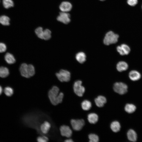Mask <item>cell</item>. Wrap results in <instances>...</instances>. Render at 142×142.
I'll use <instances>...</instances> for the list:
<instances>
[{"instance_id": "6da1fadb", "label": "cell", "mask_w": 142, "mask_h": 142, "mask_svg": "<svg viewBox=\"0 0 142 142\" xmlns=\"http://www.w3.org/2000/svg\"><path fill=\"white\" fill-rule=\"evenodd\" d=\"M59 88L54 86L48 92V98L51 103L54 105H57L62 101L64 94L62 92L59 93Z\"/></svg>"}, {"instance_id": "7a4b0ae2", "label": "cell", "mask_w": 142, "mask_h": 142, "mask_svg": "<svg viewBox=\"0 0 142 142\" xmlns=\"http://www.w3.org/2000/svg\"><path fill=\"white\" fill-rule=\"evenodd\" d=\"M19 69L21 75L26 78L33 76L35 73L34 68L31 64L23 63L20 66Z\"/></svg>"}, {"instance_id": "3957f363", "label": "cell", "mask_w": 142, "mask_h": 142, "mask_svg": "<svg viewBox=\"0 0 142 142\" xmlns=\"http://www.w3.org/2000/svg\"><path fill=\"white\" fill-rule=\"evenodd\" d=\"M119 35L112 31H109L106 34L103 40L104 44L106 45L115 44L118 41Z\"/></svg>"}, {"instance_id": "277c9868", "label": "cell", "mask_w": 142, "mask_h": 142, "mask_svg": "<svg viewBox=\"0 0 142 142\" xmlns=\"http://www.w3.org/2000/svg\"><path fill=\"white\" fill-rule=\"evenodd\" d=\"M113 88L116 93L120 95H123L127 92L128 86L123 83L116 82L114 84Z\"/></svg>"}, {"instance_id": "5b68a950", "label": "cell", "mask_w": 142, "mask_h": 142, "mask_svg": "<svg viewBox=\"0 0 142 142\" xmlns=\"http://www.w3.org/2000/svg\"><path fill=\"white\" fill-rule=\"evenodd\" d=\"M56 75L58 80L62 82H68L70 78V74L68 70L61 69L56 74Z\"/></svg>"}, {"instance_id": "8992f818", "label": "cell", "mask_w": 142, "mask_h": 142, "mask_svg": "<svg viewBox=\"0 0 142 142\" xmlns=\"http://www.w3.org/2000/svg\"><path fill=\"white\" fill-rule=\"evenodd\" d=\"M82 82L79 80L75 81L73 85V90L75 93L78 96L82 97L85 91L84 87L82 85Z\"/></svg>"}, {"instance_id": "52a82bcc", "label": "cell", "mask_w": 142, "mask_h": 142, "mask_svg": "<svg viewBox=\"0 0 142 142\" xmlns=\"http://www.w3.org/2000/svg\"><path fill=\"white\" fill-rule=\"evenodd\" d=\"M70 123L73 128L76 131L80 130L85 124L84 121L83 119H72Z\"/></svg>"}, {"instance_id": "ba28073f", "label": "cell", "mask_w": 142, "mask_h": 142, "mask_svg": "<svg viewBox=\"0 0 142 142\" xmlns=\"http://www.w3.org/2000/svg\"><path fill=\"white\" fill-rule=\"evenodd\" d=\"M57 20L65 24L69 23L70 21V14L66 12H60L57 18Z\"/></svg>"}, {"instance_id": "9c48e42d", "label": "cell", "mask_w": 142, "mask_h": 142, "mask_svg": "<svg viewBox=\"0 0 142 142\" xmlns=\"http://www.w3.org/2000/svg\"><path fill=\"white\" fill-rule=\"evenodd\" d=\"M116 49L118 52L122 55H128L130 51L129 46L124 44L118 46L116 47Z\"/></svg>"}, {"instance_id": "30bf717a", "label": "cell", "mask_w": 142, "mask_h": 142, "mask_svg": "<svg viewBox=\"0 0 142 142\" xmlns=\"http://www.w3.org/2000/svg\"><path fill=\"white\" fill-rule=\"evenodd\" d=\"M60 131L61 135L64 136L69 138L72 135V130L68 126L63 125L60 128Z\"/></svg>"}, {"instance_id": "8fae6325", "label": "cell", "mask_w": 142, "mask_h": 142, "mask_svg": "<svg viewBox=\"0 0 142 142\" xmlns=\"http://www.w3.org/2000/svg\"><path fill=\"white\" fill-rule=\"evenodd\" d=\"M59 8L62 12H67L71 10L72 5L69 2L64 1L61 3L59 6Z\"/></svg>"}, {"instance_id": "7c38bea8", "label": "cell", "mask_w": 142, "mask_h": 142, "mask_svg": "<svg viewBox=\"0 0 142 142\" xmlns=\"http://www.w3.org/2000/svg\"><path fill=\"white\" fill-rule=\"evenodd\" d=\"M51 127L50 123L48 121H45L40 126V129L41 131L44 134H47Z\"/></svg>"}, {"instance_id": "4fadbf2b", "label": "cell", "mask_w": 142, "mask_h": 142, "mask_svg": "<svg viewBox=\"0 0 142 142\" xmlns=\"http://www.w3.org/2000/svg\"><path fill=\"white\" fill-rule=\"evenodd\" d=\"M94 101L97 106L101 107L103 106L104 104L106 103V99L104 96L99 95L95 99Z\"/></svg>"}, {"instance_id": "5bb4252c", "label": "cell", "mask_w": 142, "mask_h": 142, "mask_svg": "<svg viewBox=\"0 0 142 142\" xmlns=\"http://www.w3.org/2000/svg\"><path fill=\"white\" fill-rule=\"evenodd\" d=\"M129 76L130 79L133 81H137L141 77L140 73L135 70L130 71L129 73Z\"/></svg>"}, {"instance_id": "9a60e30c", "label": "cell", "mask_w": 142, "mask_h": 142, "mask_svg": "<svg viewBox=\"0 0 142 142\" xmlns=\"http://www.w3.org/2000/svg\"><path fill=\"white\" fill-rule=\"evenodd\" d=\"M127 136L128 139L130 141L135 142L137 139V135L136 132L133 130H129L127 133Z\"/></svg>"}, {"instance_id": "2e32d148", "label": "cell", "mask_w": 142, "mask_h": 142, "mask_svg": "<svg viewBox=\"0 0 142 142\" xmlns=\"http://www.w3.org/2000/svg\"><path fill=\"white\" fill-rule=\"evenodd\" d=\"M128 65L125 62L121 61L119 62L117 64L116 69L119 72H122L126 70L128 68Z\"/></svg>"}, {"instance_id": "e0dca14e", "label": "cell", "mask_w": 142, "mask_h": 142, "mask_svg": "<svg viewBox=\"0 0 142 142\" xmlns=\"http://www.w3.org/2000/svg\"><path fill=\"white\" fill-rule=\"evenodd\" d=\"M98 117L97 114L94 113L89 114L88 116V120L90 123L94 124L98 121Z\"/></svg>"}, {"instance_id": "ac0fdd59", "label": "cell", "mask_w": 142, "mask_h": 142, "mask_svg": "<svg viewBox=\"0 0 142 142\" xmlns=\"http://www.w3.org/2000/svg\"><path fill=\"white\" fill-rule=\"evenodd\" d=\"M4 59L6 62L9 64H13L16 62V59L13 55L9 53L6 54L4 56Z\"/></svg>"}, {"instance_id": "d6986e66", "label": "cell", "mask_w": 142, "mask_h": 142, "mask_svg": "<svg viewBox=\"0 0 142 142\" xmlns=\"http://www.w3.org/2000/svg\"><path fill=\"white\" fill-rule=\"evenodd\" d=\"M110 127L112 131L115 133L119 131L121 128L120 123L118 121H114L111 123Z\"/></svg>"}, {"instance_id": "ffe728a7", "label": "cell", "mask_w": 142, "mask_h": 142, "mask_svg": "<svg viewBox=\"0 0 142 142\" xmlns=\"http://www.w3.org/2000/svg\"><path fill=\"white\" fill-rule=\"evenodd\" d=\"M75 58L78 62L80 63H82L86 60V56L84 52H80L76 54Z\"/></svg>"}, {"instance_id": "44dd1931", "label": "cell", "mask_w": 142, "mask_h": 142, "mask_svg": "<svg viewBox=\"0 0 142 142\" xmlns=\"http://www.w3.org/2000/svg\"><path fill=\"white\" fill-rule=\"evenodd\" d=\"M136 109V106L134 105L131 104H127L124 108L125 111L129 113H133L135 111Z\"/></svg>"}, {"instance_id": "7402d4cb", "label": "cell", "mask_w": 142, "mask_h": 142, "mask_svg": "<svg viewBox=\"0 0 142 142\" xmlns=\"http://www.w3.org/2000/svg\"><path fill=\"white\" fill-rule=\"evenodd\" d=\"M10 19L7 16L2 15L0 16V23L3 26H8L10 24Z\"/></svg>"}, {"instance_id": "603a6c76", "label": "cell", "mask_w": 142, "mask_h": 142, "mask_svg": "<svg viewBox=\"0 0 142 142\" xmlns=\"http://www.w3.org/2000/svg\"><path fill=\"white\" fill-rule=\"evenodd\" d=\"M9 74V70L7 67H0V77L4 78L7 77Z\"/></svg>"}, {"instance_id": "cb8c5ba5", "label": "cell", "mask_w": 142, "mask_h": 142, "mask_svg": "<svg viewBox=\"0 0 142 142\" xmlns=\"http://www.w3.org/2000/svg\"><path fill=\"white\" fill-rule=\"evenodd\" d=\"M81 106L82 109L84 110H88L91 108L92 104L89 101L85 100L82 102Z\"/></svg>"}, {"instance_id": "d4e9b609", "label": "cell", "mask_w": 142, "mask_h": 142, "mask_svg": "<svg viewBox=\"0 0 142 142\" xmlns=\"http://www.w3.org/2000/svg\"><path fill=\"white\" fill-rule=\"evenodd\" d=\"M2 3L4 7L6 9L13 7L14 5L12 0H3Z\"/></svg>"}, {"instance_id": "484cf974", "label": "cell", "mask_w": 142, "mask_h": 142, "mask_svg": "<svg viewBox=\"0 0 142 142\" xmlns=\"http://www.w3.org/2000/svg\"><path fill=\"white\" fill-rule=\"evenodd\" d=\"M51 31L48 29H46L43 31V39L44 40H47L51 37Z\"/></svg>"}, {"instance_id": "4316f807", "label": "cell", "mask_w": 142, "mask_h": 142, "mask_svg": "<svg viewBox=\"0 0 142 142\" xmlns=\"http://www.w3.org/2000/svg\"><path fill=\"white\" fill-rule=\"evenodd\" d=\"M4 92L5 94L8 97H10L12 96L14 92L13 89L12 88L9 87H5L4 89Z\"/></svg>"}, {"instance_id": "83f0119b", "label": "cell", "mask_w": 142, "mask_h": 142, "mask_svg": "<svg viewBox=\"0 0 142 142\" xmlns=\"http://www.w3.org/2000/svg\"><path fill=\"white\" fill-rule=\"evenodd\" d=\"M43 28L41 27H39L37 28L35 30V32L39 38L43 39Z\"/></svg>"}, {"instance_id": "f1b7e54d", "label": "cell", "mask_w": 142, "mask_h": 142, "mask_svg": "<svg viewBox=\"0 0 142 142\" xmlns=\"http://www.w3.org/2000/svg\"><path fill=\"white\" fill-rule=\"evenodd\" d=\"M89 141L91 142H98L99 138L98 135L94 134H90L88 135Z\"/></svg>"}, {"instance_id": "f546056e", "label": "cell", "mask_w": 142, "mask_h": 142, "mask_svg": "<svg viewBox=\"0 0 142 142\" xmlns=\"http://www.w3.org/2000/svg\"><path fill=\"white\" fill-rule=\"evenodd\" d=\"M48 140V138L45 136H39L37 138V140L39 142H47Z\"/></svg>"}, {"instance_id": "4dcf8cb0", "label": "cell", "mask_w": 142, "mask_h": 142, "mask_svg": "<svg viewBox=\"0 0 142 142\" xmlns=\"http://www.w3.org/2000/svg\"><path fill=\"white\" fill-rule=\"evenodd\" d=\"M7 47L5 44L2 43H0V53H3L6 50Z\"/></svg>"}, {"instance_id": "1f68e13d", "label": "cell", "mask_w": 142, "mask_h": 142, "mask_svg": "<svg viewBox=\"0 0 142 142\" xmlns=\"http://www.w3.org/2000/svg\"><path fill=\"white\" fill-rule=\"evenodd\" d=\"M138 2V0H127L128 4L130 6H134L137 4Z\"/></svg>"}, {"instance_id": "d6a6232c", "label": "cell", "mask_w": 142, "mask_h": 142, "mask_svg": "<svg viewBox=\"0 0 142 142\" xmlns=\"http://www.w3.org/2000/svg\"><path fill=\"white\" fill-rule=\"evenodd\" d=\"M65 142H73V140L70 139H69L65 140Z\"/></svg>"}, {"instance_id": "836d02e7", "label": "cell", "mask_w": 142, "mask_h": 142, "mask_svg": "<svg viewBox=\"0 0 142 142\" xmlns=\"http://www.w3.org/2000/svg\"><path fill=\"white\" fill-rule=\"evenodd\" d=\"M3 91V89L2 87L0 85V95L2 94Z\"/></svg>"}, {"instance_id": "e575fe53", "label": "cell", "mask_w": 142, "mask_h": 142, "mask_svg": "<svg viewBox=\"0 0 142 142\" xmlns=\"http://www.w3.org/2000/svg\"><path fill=\"white\" fill-rule=\"evenodd\" d=\"M100 1H104L105 0H99Z\"/></svg>"}]
</instances>
